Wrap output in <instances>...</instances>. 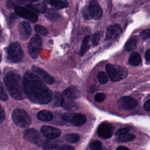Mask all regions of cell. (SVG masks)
Listing matches in <instances>:
<instances>
[{"label": "cell", "instance_id": "cell-1", "mask_svg": "<svg viewBox=\"0 0 150 150\" xmlns=\"http://www.w3.org/2000/svg\"><path fill=\"white\" fill-rule=\"evenodd\" d=\"M22 81L24 93L30 101L39 104H46L52 100L51 91L32 73L26 72Z\"/></svg>", "mask_w": 150, "mask_h": 150}, {"label": "cell", "instance_id": "cell-2", "mask_svg": "<svg viewBox=\"0 0 150 150\" xmlns=\"http://www.w3.org/2000/svg\"><path fill=\"white\" fill-rule=\"evenodd\" d=\"M4 81L8 92L13 98L18 100L25 98L23 81L19 74L10 71L6 74Z\"/></svg>", "mask_w": 150, "mask_h": 150}, {"label": "cell", "instance_id": "cell-3", "mask_svg": "<svg viewBox=\"0 0 150 150\" xmlns=\"http://www.w3.org/2000/svg\"><path fill=\"white\" fill-rule=\"evenodd\" d=\"M105 69L109 77L113 81H120L125 79L128 74V71L125 67L117 64H107Z\"/></svg>", "mask_w": 150, "mask_h": 150}, {"label": "cell", "instance_id": "cell-4", "mask_svg": "<svg viewBox=\"0 0 150 150\" xmlns=\"http://www.w3.org/2000/svg\"><path fill=\"white\" fill-rule=\"evenodd\" d=\"M13 122L19 127L27 128L31 124V118L28 112L21 108L15 109L12 114Z\"/></svg>", "mask_w": 150, "mask_h": 150}, {"label": "cell", "instance_id": "cell-5", "mask_svg": "<svg viewBox=\"0 0 150 150\" xmlns=\"http://www.w3.org/2000/svg\"><path fill=\"white\" fill-rule=\"evenodd\" d=\"M7 53L8 59L12 63L21 62L23 59V51L18 43H12L8 48Z\"/></svg>", "mask_w": 150, "mask_h": 150}, {"label": "cell", "instance_id": "cell-6", "mask_svg": "<svg viewBox=\"0 0 150 150\" xmlns=\"http://www.w3.org/2000/svg\"><path fill=\"white\" fill-rule=\"evenodd\" d=\"M42 39L38 35H35L29 41L28 44V52L32 58H36L39 54V51L42 47Z\"/></svg>", "mask_w": 150, "mask_h": 150}, {"label": "cell", "instance_id": "cell-7", "mask_svg": "<svg viewBox=\"0 0 150 150\" xmlns=\"http://www.w3.org/2000/svg\"><path fill=\"white\" fill-rule=\"evenodd\" d=\"M15 11L18 15L31 22L35 23L38 19V17L36 13L24 7L16 6L15 7Z\"/></svg>", "mask_w": 150, "mask_h": 150}, {"label": "cell", "instance_id": "cell-8", "mask_svg": "<svg viewBox=\"0 0 150 150\" xmlns=\"http://www.w3.org/2000/svg\"><path fill=\"white\" fill-rule=\"evenodd\" d=\"M137 105V100L130 96H123L118 101V107L124 110H134Z\"/></svg>", "mask_w": 150, "mask_h": 150}, {"label": "cell", "instance_id": "cell-9", "mask_svg": "<svg viewBox=\"0 0 150 150\" xmlns=\"http://www.w3.org/2000/svg\"><path fill=\"white\" fill-rule=\"evenodd\" d=\"M23 137L27 141L40 145L42 143V138L40 134L35 129L29 128L25 131Z\"/></svg>", "mask_w": 150, "mask_h": 150}, {"label": "cell", "instance_id": "cell-10", "mask_svg": "<svg viewBox=\"0 0 150 150\" xmlns=\"http://www.w3.org/2000/svg\"><path fill=\"white\" fill-rule=\"evenodd\" d=\"M88 12L90 17L94 20H98L103 15V10L99 4L96 1L90 2L88 6Z\"/></svg>", "mask_w": 150, "mask_h": 150}, {"label": "cell", "instance_id": "cell-11", "mask_svg": "<svg viewBox=\"0 0 150 150\" xmlns=\"http://www.w3.org/2000/svg\"><path fill=\"white\" fill-rule=\"evenodd\" d=\"M40 131L44 137L50 139H56L61 135V131L59 128L49 125L42 126Z\"/></svg>", "mask_w": 150, "mask_h": 150}, {"label": "cell", "instance_id": "cell-12", "mask_svg": "<svg viewBox=\"0 0 150 150\" xmlns=\"http://www.w3.org/2000/svg\"><path fill=\"white\" fill-rule=\"evenodd\" d=\"M98 136L103 139H108L112 135V127L107 122H103L99 125L97 128Z\"/></svg>", "mask_w": 150, "mask_h": 150}, {"label": "cell", "instance_id": "cell-13", "mask_svg": "<svg viewBox=\"0 0 150 150\" xmlns=\"http://www.w3.org/2000/svg\"><path fill=\"white\" fill-rule=\"evenodd\" d=\"M62 96L64 100L74 101L79 97L80 92L76 87L70 86L63 91Z\"/></svg>", "mask_w": 150, "mask_h": 150}, {"label": "cell", "instance_id": "cell-14", "mask_svg": "<svg viewBox=\"0 0 150 150\" xmlns=\"http://www.w3.org/2000/svg\"><path fill=\"white\" fill-rule=\"evenodd\" d=\"M32 69L33 72L39 76V79L42 80L45 83L49 84H52L54 83L53 78L42 69L36 66H33L32 67Z\"/></svg>", "mask_w": 150, "mask_h": 150}, {"label": "cell", "instance_id": "cell-15", "mask_svg": "<svg viewBox=\"0 0 150 150\" xmlns=\"http://www.w3.org/2000/svg\"><path fill=\"white\" fill-rule=\"evenodd\" d=\"M121 33V26L118 24H115L109 26L107 30L106 40H115L120 36Z\"/></svg>", "mask_w": 150, "mask_h": 150}, {"label": "cell", "instance_id": "cell-16", "mask_svg": "<svg viewBox=\"0 0 150 150\" xmlns=\"http://www.w3.org/2000/svg\"><path fill=\"white\" fill-rule=\"evenodd\" d=\"M19 34L21 39L26 40L32 33V29L29 23L27 22H22L18 27Z\"/></svg>", "mask_w": 150, "mask_h": 150}, {"label": "cell", "instance_id": "cell-17", "mask_svg": "<svg viewBox=\"0 0 150 150\" xmlns=\"http://www.w3.org/2000/svg\"><path fill=\"white\" fill-rule=\"evenodd\" d=\"M86 122V117L82 114H73L72 115L70 122L74 125L77 127H80L83 125Z\"/></svg>", "mask_w": 150, "mask_h": 150}, {"label": "cell", "instance_id": "cell-18", "mask_svg": "<svg viewBox=\"0 0 150 150\" xmlns=\"http://www.w3.org/2000/svg\"><path fill=\"white\" fill-rule=\"evenodd\" d=\"M139 42V39L138 36H132L130 39H129L125 45V49L128 52L133 51L135 49H136Z\"/></svg>", "mask_w": 150, "mask_h": 150}, {"label": "cell", "instance_id": "cell-19", "mask_svg": "<svg viewBox=\"0 0 150 150\" xmlns=\"http://www.w3.org/2000/svg\"><path fill=\"white\" fill-rule=\"evenodd\" d=\"M27 6L39 13H44L46 11V6L44 2H36L27 5Z\"/></svg>", "mask_w": 150, "mask_h": 150}, {"label": "cell", "instance_id": "cell-20", "mask_svg": "<svg viewBox=\"0 0 150 150\" xmlns=\"http://www.w3.org/2000/svg\"><path fill=\"white\" fill-rule=\"evenodd\" d=\"M63 98V97H62ZM61 106L66 110L67 111H75L78 109L79 105L74 101H69L64 100L63 98Z\"/></svg>", "mask_w": 150, "mask_h": 150}, {"label": "cell", "instance_id": "cell-21", "mask_svg": "<svg viewBox=\"0 0 150 150\" xmlns=\"http://www.w3.org/2000/svg\"><path fill=\"white\" fill-rule=\"evenodd\" d=\"M53 114L47 110H42L38 112V118L42 121H49L53 119Z\"/></svg>", "mask_w": 150, "mask_h": 150}, {"label": "cell", "instance_id": "cell-22", "mask_svg": "<svg viewBox=\"0 0 150 150\" xmlns=\"http://www.w3.org/2000/svg\"><path fill=\"white\" fill-rule=\"evenodd\" d=\"M128 61L131 65L137 66L141 63V58L138 53L134 52L131 54Z\"/></svg>", "mask_w": 150, "mask_h": 150}, {"label": "cell", "instance_id": "cell-23", "mask_svg": "<svg viewBox=\"0 0 150 150\" xmlns=\"http://www.w3.org/2000/svg\"><path fill=\"white\" fill-rule=\"evenodd\" d=\"M49 3L51 6L54 7L55 9H62L64 8H66L68 6V2L65 0H59V1H55V0H52L49 1Z\"/></svg>", "mask_w": 150, "mask_h": 150}, {"label": "cell", "instance_id": "cell-24", "mask_svg": "<svg viewBox=\"0 0 150 150\" xmlns=\"http://www.w3.org/2000/svg\"><path fill=\"white\" fill-rule=\"evenodd\" d=\"M89 38H90L89 36H86L82 40L81 48L79 51V54L81 56H83L86 53V52L88 50V49L89 48V45H88Z\"/></svg>", "mask_w": 150, "mask_h": 150}, {"label": "cell", "instance_id": "cell-25", "mask_svg": "<svg viewBox=\"0 0 150 150\" xmlns=\"http://www.w3.org/2000/svg\"><path fill=\"white\" fill-rule=\"evenodd\" d=\"M45 16L48 19L52 21H56L60 17V15L53 9H49L45 12Z\"/></svg>", "mask_w": 150, "mask_h": 150}, {"label": "cell", "instance_id": "cell-26", "mask_svg": "<svg viewBox=\"0 0 150 150\" xmlns=\"http://www.w3.org/2000/svg\"><path fill=\"white\" fill-rule=\"evenodd\" d=\"M64 139L70 143H76L80 139V135L77 134H67L64 137Z\"/></svg>", "mask_w": 150, "mask_h": 150}, {"label": "cell", "instance_id": "cell-27", "mask_svg": "<svg viewBox=\"0 0 150 150\" xmlns=\"http://www.w3.org/2000/svg\"><path fill=\"white\" fill-rule=\"evenodd\" d=\"M135 135L132 134H126L121 136H118L116 138L115 140L118 142H128L134 140Z\"/></svg>", "mask_w": 150, "mask_h": 150}, {"label": "cell", "instance_id": "cell-28", "mask_svg": "<svg viewBox=\"0 0 150 150\" xmlns=\"http://www.w3.org/2000/svg\"><path fill=\"white\" fill-rule=\"evenodd\" d=\"M62 100H63V98H62V94L58 92L54 93L53 97V104L54 106H56V107L61 106Z\"/></svg>", "mask_w": 150, "mask_h": 150}, {"label": "cell", "instance_id": "cell-29", "mask_svg": "<svg viewBox=\"0 0 150 150\" xmlns=\"http://www.w3.org/2000/svg\"><path fill=\"white\" fill-rule=\"evenodd\" d=\"M97 79L101 84H105L108 82V77L107 74L104 71H100L97 74Z\"/></svg>", "mask_w": 150, "mask_h": 150}, {"label": "cell", "instance_id": "cell-30", "mask_svg": "<svg viewBox=\"0 0 150 150\" xmlns=\"http://www.w3.org/2000/svg\"><path fill=\"white\" fill-rule=\"evenodd\" d=\"M91 150H101L103 148L102 143L99 141H93L90 144Z\"/></svg>", "mask_w": 150, "mask_h": 150}, {"label": "cell", "instance_id": "cell-31", "mask_svg": "<svg viewBox=\"0 0 150 150\" xmlns=\"http://www.w3.org/2000/svg\"><path fill=\"white\" fill-rule=\"evenodd\" d=\"M34 29H35V32L39 35H40L42 36H46L47 34V29L45 27H43L41 25H36L34 27Z\"/></svg>", "mask_w": 150, "mask_h": 150}, {"label": "cell", "instance_id": "cell-32", "mask_svg": "<svg viewBox=\"0 0 150 150\" xmlns=\"http://www.w3.org/2000/svg\"><path fill=\"white\" fill-rule=\"evenodd\" d=\"M8 99V97L4 91L2 84L0 82V100L2 101H6Z\"/></svg>", "mask_w": 150, "mask_h": 150}, {"label": "cell", "instance_id": "cell-33", "mask_svg": "<svg viewBox=\"0 0 150 150\" xmlns=\"http://www.w3.org/2000/svg\"><path fill=\"white\" fill-rule=\"evenodd\" d=\"M106 98V95L103 93H98L96 94L94 96V100L98 103H101L105 100Z\"/></svg>", "mask_w": 150, "mask_h": 150}, {"label": "cell", "instance_id": "cell-34", "mask_svg": "<svg viewBox=\"0 0 150 150\" xmlns=\"http://www.w3.org/2000/svg\"><path fill=\"white\" fill-rule=\"evenodd\" d=\"M100 33H98V32L95 33L94 34V35L93 36L92 39H91L93 45L94 46L98 45V44L99 43V41H100Z\"/></svg>", "mask_w": 150, "mask_h": 150}, {"label": "cell", "instance_id": "cell-35", "mask_svg": "<svg viewBox=\"0 0 150 150\" xmlns=\"http://www.w3.org/2000/svg\"><path fill=\"white\" fill-rule=\"evenodd\" d=\"M141 36L143 39L150 38V29H145L141 33Z\"/></svg>", "mask_w": 150, "mask_h": 150}, {"label": "cell", "instance_id": "cell-36", "mask_svg": "<svg viewBox=\"0 0 150 150\" xmlns=\"http://www.w3.org/2000/svg\"><path fill=\"white\" fill-rule=\"evenodd\" d=\"M128 132H129V129L128 128H121L117 130L115 134L117 137H118V136H121V135L128 134Z\"/></svg>", "mask_w": 150, "mask_h": 150}, {"label": "cell", "instance_id": "cell-37", "mask_svg": "<svg viewBox=\"0 0 150 150\" xmlns=\"http://www.w3.org/2000/svg\"><path fill=\"white\" fill-rule=\"evenodd\" d=\"M5 117V111L2 108V107H1V105H0V123H2L4 121Z\"/></svg>", "mask_w": 150, "mask_h": 150}, {"label": "cell", "instance_id": "cell-38", "mask_svg": "<svg viewBox=\"0 0 150 150\" xmlns=\"http://www.w3.org/2000/svg\"><path fill=\"white\" fill-rule=\"evenodd\" d=\"M59 150H75L74 148L71 145H64L62 146Z\"/></svg>", "mask_w": 150, "mask_h": 150}, {"label": "cell", "instance_id": "cell-39", "mask_svg": "<svg viewBox=\"0 0 150 150\" xmlns=\"http://www.w3.org/2000/svg\"><path fill=\"white\" fill-rule=\"evenodd\" d=\"M144 108L146 111H150V99L145 102L144 105Z\"/></svg>", "mask_w": 150, "mask_h": 150}, {"label": "cell", "instance_id": "cell-40", "mask_svg": "<svg viewBox=\"0 0 150 150\" xmlns=\"http://www.w3.org/2000/svg\"><path fill=\"white\" fill-rule=\"evenodd\" d=\"M145 59L146 61L150 62V49H148L145 52Z\"/></svg>", "mask_w": 150, "mask_h": 150}, {"label": "cell", "instance_id": "cell-41", "mask_svg": "<svg viewBox=\"0 0 150 150\" xmlns=\"http://www.w3.org/2000/svg\"><path fill=\"white\" fill-rule=\"evenodd\" d=\"M9 18H10V19H9L10 23H12V22H13L14 19H16L17 18V16H16V14H15V13H12V15L10 16Z\"/></svg>", "mask_w": 150, "mask_h": 150}, {"label": "cell", "instance_id": "cell-42", "mask_svg": "<svg viewBox=\"0 0 150 150\" xmlns=\"http://www.w3.org/2000/svg\"><path fill=\"white\" fill-rule=\"evenodd\" d=\"M117 150H131V149L124 146H120L117 147Z\"/></svg>", "mask_w": 150, "mask_h": 150}, {"label": "cell", "instance_id": "cell-43", "mask_svg": "<svg viewBox=\"0 0 150 150\" xmlns=\"http://www.w3.org/2000/svg\"><path fill=\"white\" fill-rule=\"evenodd\" d=\"M1 61V54H0V62Z\"/></svg>", "mask_w": 150, "mask_h": 150}, {"label": "cell", "instance_id": "cell-44", "mask_svg": "<svg viewBox=\"0 0 150 150\" xmlns=\"http://www.w3.org/2000/svg\"><path fill=\"white\" fill-rule=\"evenodd\" d=\"M1 29H0V36H1Z\"/></svg>", "mask_w": 150, "mask_h": 150}, {"label": "cell", "instance_id": "cell-45", "mask_svg": "<svg viewBox=\"0 0 150 150\" xmlns=\"http://www.w3.org/2000/svg\"><path fill=\"white\" fill-rule=\"evenodd\" d=\"M101 150H103V149H101Z\"/></svg>", "mask_w": 150, "mask_h": 150}]
</instances>
